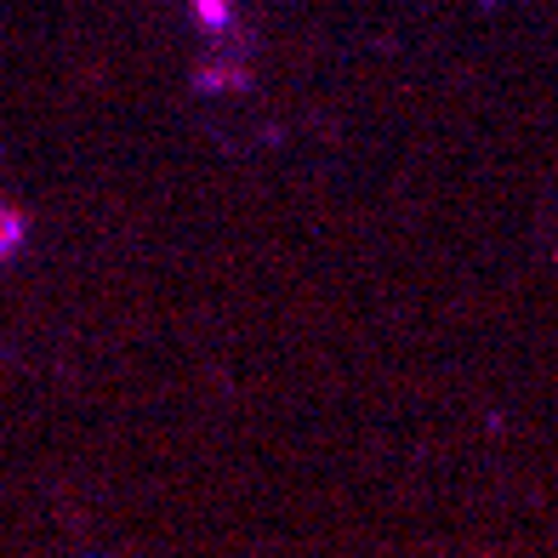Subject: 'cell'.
Returning <instances> with one entry per match:
<instances>
[{
	"label": "cell",
	"mask_w": 558,
	"mask_h": 558,
	"mask_svg": "<svg viewBox=\"0 0 558 558\" xmlns=\"http://www.w3.org/2000/svg\"><path fill=\"white\" fill-rule=\"evenodd\" d=\"M17 245H23V217L0 206V257H12Z\"/></svg>",
	"instance_id": "cell-1"
}]
</instances>
